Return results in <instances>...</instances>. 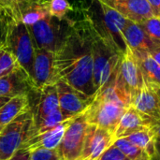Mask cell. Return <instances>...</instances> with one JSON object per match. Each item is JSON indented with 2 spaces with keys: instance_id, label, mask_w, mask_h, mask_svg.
I'll return each mask as SVG.
<instances>
[{
  "instance_id": "83f0119b",
  "label": "cell",
  "mask_w": 160,
  "mask_h": 160,
  "mask_svg": "<svg viewBox=\"0 0 160 160\" xmlns=\"http://www.w3.org/2000/svg\"><path fill=\"white\" fill-rule=\"evenodd\" d=\"M30 160H60L56 149H36L31 152Z\"/></svg>"
},
{
  "instance_id": "4fadbf2b",
  "label": "cell",
  "mask_w": 160,
  "mask_h": 160,
  "mask_svg": "<svg viewBox=\"0 0 160 160\" xmlns=\"http://www.w3.org/2000/svg\"><path fill=\"white\" fill-rule=\"evenodd\" d=\"M119 12L127 20L142 23L154 16L147 0H98Z\"/></svg>"
},
{
  "instance_id": "44dd1931",
  "label": "cell",
  "mask_w": 160,
  "mask_h": 160,
  "mask_svg": "<svg viewBox=\"0 0 160 160\" xmlns=\"http://www.w3.org/2000/svg\"><path fill=\"white\" fill-rule=\"evenodd\" d=\"M127 140L131 142L133 144L143 150L150 158V159L156 155V140L157 135L155 133V130L153 128V126L151 128H147L136 132H133L126 137Z\"/></svg>"
},
{
  "instance_id": "1f68e13d",
  "label": "cell",
  "mask_w": 160,
  "mask_h": 160,
  "mask_svg": "<svg viewBox=\"0 0 160 160\" xmlns=\"http://www.w3.org/2000/svg\"><path fill=\"white\" fill-rule=\"evenodd\" d=\"M150 55L153 57V59L158 64L160 65V46L157 47L156 49H154L151 52H149Z\"/></svg>"
},
{
  "instance_id": "7a4b0ae2",
  "label": "cell",
  "mask_w": 160,
  "mask_h": 160,
  "mask_svg": "<svg viewBox=\"0 0 160 160\" xmlns=\"http://www.w3.org/2000/svg\"><path fill=\"white\" fill-rule=\"evenodd\" d=\"M90 29L93 52V81L97 92L102 88L119 67L122 53L104 32L99 22L90 14Z\"/></svg>"
},
{
  "instance_id": "cb8c5ba5",
  "label": "cell",
  "mask_w": 160,
  "mask_h": 160,
  "mask_svg": "<svg viewBox=\"0 0 160 160\" xmlns=\"http://www.w3.org/2000/svg\"><path fill=\"white\" fill-rule=\"evenodd\" d=\"M42 0H0V5L6 11V16L20 21L22 14L30 6ZM44 2V1H43Z\"/></svg>"
},
{
  "instance_id": "f546056e",
  "label": "cell",
  "mask_w": 160,
  "mask_h": 160,
  "mask_svg": "<svg viewBox=\"0 0 160 160\" xmlns=\"http://www.w3.org/2000/svg\"><path fill=\"white\" fill-rule=\"evenodd\" d=\"M30 157H31V151L26 147L22 146L7 160H30Z\"/></svg>"
},
{
  "instance_id": "e575fe53",
  "label": "cell",
  "mask_w": 160,
  "mask_h": 160,
  "mask_svg": "<svg viewBox=\"0 0 160 160\" xmlns=\"http://www.w3.org/2000/svg\"><path fill=\"white\" fill-rule=\"evenodd\" d=\"M6 17V11L4 9V8L0 5V22H2V21L5 19Z\"/></svg>"
},
{
  "instance_id": "f1b7e54d",
  "label": "cell",
  "mask_w": 160,
  "mask_h": 160,
  "mask_svg": "<svg viewBox=\"0 0 160 160\" xmlns=\"http://www.w3.org/2000/svg\"><path fill=\"white\" fill-rule=\"evenodd\" d=\"M98 160H130L127 158L120 149H118L114 144L111 145L100 157Z\"/></svg>"
},
{
  "instance_id": "e0dca14e",
  "label": "cell",
  "mask_w": 160,
  "mask_h": 160,
  "mask_svg": "<svg viewBox=\"0 0 160 160\" xmlns=\"http://www.w3.org/2000/svg\"><path fill=\"white\" fill-rule=\"evenodd\" d=\"M38 99L35 107H31L33 113V123H37L47 117L53 112L59 110V100L55 84L48 85L38 92Z\"/></svg>"
},
{
  "instance_id": "d6986e66",
  "label": "cell",
  "mask_w": 160,
  "mask_h": 160,
  "mask_svg": "<svg viewBox=\"0 0 160 160\" xmlns=\"http://www.w3.org/2000/svg\"><path fill=\"white\" fill-rule=\"evenodd\" d=\"M30 110L29 94L10 98L0 108V130L20 114Z\"/></svg>"
},
{
  "instance_id": "836d02e7",
  "label": "cell",
  "mask_w": 160,
  "mask_h": 160,
  "mask_svg": "<svg viewBox=\"0 0 160 160\" xmlns=\"http://www.w3.org/2000/svg\"><path fill=\"white\" fill-rule=\"evenodd\" d=\"M153 128L155 130V133L157 135V138H158L160 140V123H156L154 122L153 124Z\"/></svg>"
},
{
  "instance_id": "ac0fdd59",
  "label": "cell",
  "mask_w": 160,
  "mask_h": 160,
  "mask_svg": "<svg viewBox=\"0 0 160 160\" xmlns=\"http://www.w3.org/2000/svg\"><path fill=\"white\" fill-rule=\"evenodd\" d=\"M31 91L29 78L23 70L0 78V97L10 98L19 95L30 94Z\"/></svg>"
},
{
  "instance_id": "8d00e7d4",
  "label": "cell",
  "mask_w": 160,
  "mask_h": 160,
  "mask_svg": "<svg viewBox=\"0 0 160 160\" xmlns=\"http://www.w3.org/2000/svg\"><path fill=\"white\" fill-rule=\"evenodd\" d=\"M42 1H46V0H42Z\"/></svg>"
},
{
  "instance_id": "3957f363",
  "label": "cell",
  "mask_w": 160,
  "mask_h": 160,
  "mask_svg": "<svg viewBox=\"0 0 160 160\" xmlns=\"http://www.w3.org/2000/svg\"><path fill=\"white\" fill-rule=\"evenodd\" d=\"M1 23L3 39L16 56L22 68L28 76L31 84L36 47L30 29L22 22L13 20L8 16L5 17Z\"/></svg>"
},
{
  "instance_id": "4316f807",
  "label": "cell",
  "mask_w": 160,
  "mask_h": 160,
  "mask_svg": "<svg viewBox=\"0 0 160 160\" xmlns=\"http://www.w3.org/2000/svg\"><path fill=\"white\" fill-rule=\"evenodd\" d=\"M140 24L150 39L157 46H160V17L153 16Z\"/></svg>"
},
{
  "instance_id": "8992f818",
  "label": "cell",
  "mask_w": 160,
  "mask_h": 160,
  "mask_svg": "<svg viewBox=\"0 0 160 160\" xmlns=\"http://www.w3.org/2000/svg\"><path fill=\"white\" fill-rule=\"evenodd\" d=\"M62 22L52 16H48L35 24L28 26L36 49L56 51L65 29Z\"/></svg>"
},
{
  "instance_id": "277c9868",
  "label": "cell",
  "mask_w": 160,
  "mask_h": 160,
  "mask_svg": "<svg viewBox=\"0 0 160 160\" xmlns=\"http://www.w3.org/2000/svg\"><path fill=\"white\" fill-rule=\"evenodd\" d=\"M35 135L31 109L20 114L0 130V160L9 158Z\"/></svg>"
},
{
  "instance_id": "9c48e42d",
  "label": "cell",
  "mask_w": 160,
  "mask_h": 160,
  "mask_svg": "<svg viewBox=\"0 0 160 160\" xmlns=\"http://www.w3.org/2000/svg\"><path fill=\"white\" fill-rule=\"evenodd\" d=\"M97 1L101 12V23L99 24L114 43L119 52L123 54L128 49V45L123 35V30L128 20L115 9L98 0Z\"/></svg>"
},
{
  "instance_id": "4dcf8cb0",
  "label": "cell",
  "mask_w": 160,
  "mask_h": 160,
  "mask_svg": "<svg viewBox=\"0 0 160 160\" xmlns=\"http://www.w3.org/2000/svg\"><path fill=\"white\" fill-rule=\"evenodd\" d=\"M152 10L154 16L160 17V0H147Z\"/></svg>"
},
{
  "instance_id": "d6a6232c",
  "label": "cell",
  "mask_w": 160,
  "mask_h": 160,
  "mask_svg": "<svg viewBox=\"0 0 160 160\" xmlns=\"http://www.w3.org/2000/svg\"><path fill=\"white\" fill-rule=\"evenodd\" d=\"M151 160H160V140L157 138L156 140V155L151 158Z\"/></svg>"
},
{
  "instance_id": "30bf717a",
  "label": "cell",
  "mask_w": 160,
  "mask_h": 160,
  "mask_svg": "<svg viewBox=\"0 0 160 160\" xmlns=\"http://www.w3.org/2000/svg\"><path fill=\"white\" fill-rule=\"evenodd\" d=\"M114 136L112 133L89 125L83 149L79 160H98L102 154L113 144Z\"/></svg>"
},
{
  "instance_id": "9a60e30c",
  "label": "cell",
  "mask_w": 160,
  "mask_h": 160,
  "mask_svg": "<svg viewBox=\"0 0 160 160\" xmlns=\"http://www.w3.org/2000/svg\"><path fill=\"white\" fill-rule=\"evenodd\" d=\"M123 35L128 47L132 51L151 52L154 49L158 47L150 39L142 25L135 22L127 21Z\"/></svg>"
},
{
  "instance_id": "74e56055",
  "label": "cell",
  "mask_w": 160,
  "mask_h": 160,
  "mask_svg": "<svg viewBox=\"0 0 160 160\" xmlns=\"http://www.w3.org/2000/svg\"><path fill=\"white\" fill-rule=\"evenodd\" d=\"M150 160H151V159H150Z\"/></svg>"
},
{
  "instance_id": "ba28073f",
  "label": "cell",
  "mask_w": 160,
  "mask_h": 160,
  "mask_svg": "<svg viewBox=\"0 0 160 160\" xmlns=\"http://www.w3.org/2000/svg\"><path fill=\"white\" fill-rule=\"evenodd\" d=\"M55 86L58 95L59 108L67 120L82 113L94 98L87 97L62 80H58L55 82Z\"/></svg>"
},
{
  "instance_id": "ffe728a7",
  "label": "cell",
  "mask_w": 160,
  "mask_h": 160,
  "mask_svg": "<svg viewBox=\"0 0 160 160\" xmlns=\"http://www.w3.org/2000/svg\"><path fill=\"white\" fill-rule=\"evenodd\" d=\"M132 52L138 61L144 82L160 88V65L153 59L149 52L136 51Z\"/></svg>"
},
{
  "instance_id": "52a82bcc",
  "label": "cell",
  "mask_w": 160,
  "mask_h": 160,
  "mask_svg": "<svg viewBox=\"0 0 160 160\" xmlns=\"http://www.w3.org/2000/svg\"><path fill=\"white\" fill-rule=\"evenodd\" d=\"M56 82L54 52L45 49H36L31 77V92L38 93L48 85L55 84Z\"/></svg>"
},
{
  "instance_id": "5bb4252c",
  "label": "cell",
  "mask_w": 160,
  "mask_h": 160,
  "mask_svg": "<svg viewBox=\"0 0 160 160\" xmlns=\"http://www.w3.org/2000/svg\"><path fill=\"white\" fill-rule=\"evenodd\" d=\"M154 121L142 114L132 105H130L123 113L120 121L113 132L114 139L126 137L133 132L151 128Z\"/></svg>"
},
{
  "instance_id": "603a6c76",
  "label": "cell",
  "mask_w": 160,
  "mask_h": 160,
  "mask_svg": "<svg viewBox=\"0 0 160 160\" xmlns=\"http://www.w3.org/2000/svg\"><path fill=\"white\" fill-rule=\"evenodd\" d=\"M48 16L51 15L49 13L46 2L41 1L33 4L26 10H24V12L20 18V22H22L27 26H31L36 22L47 18Z\"/></svg>"
},
{
  "instance_id": "2e32d148",
  "label": "cell",
  "mask_w": 160,
  "mask_h": 160,
  "mask_svg": "<svg viewBox=\"0 0 160 160\" xmlns=\"http://www.w3.org/2000/svg\"><path fill=\"white\" fill-rule=\"evenodd\" d=\"M68 121L69 120L62 122L59 125H57L56 127H54L45 132L32 136L25 142V143L22 146L26 147L31 152L36 149H39V148L56 149L63 139V136H64L65 130L67 128V126L68 124Z\"/></svg>"
},
{
  "instance_id": "484cf974",
  "label": "cell",
  "mask_w": 160,
  "mask_h": 160,
  "mask_svg": "<svg viewBox=\"0 0 160 160\" xmlns=\"http://www.w3.org/2000/svg\"><path fill=\"white\" fill-rule=\"evenodd\" d=\"M45 2L50 15L61 22L65 21L68 12L72 10L68 0H46Z\"/></svg>"
},
{
  "instance_id": "d590c367",
  "label": "cell",
  "mask_w": 160,
  "mask_h": 160,
  "mask_svg": "<svg viewBox=\"0 0 160 160\" xmlns=\"http://www.w3.org/2000/svg\"><path fill=\"white\" fill-rule=\"evenodd\" d=\"M9 98H5V97H0V108L8 101Z\"/></svg>"
},
{
  "instance_id": "6da1fadb",
  "label": "cell",
  "mask_w": 160,
  "mask_h": 160,
  "mask_svg": "<svg viewBox=\"0 0 160 160\" xmlns=\"http://www.w3.org/2000/svg\"><path fill=\"white\" fill-rule=\"evenodd\" d=\"M60 43L54 52V69L62 80L76 90L93 98L97 90L93 81V52L89 13L76 21H68Z\"/></svg>"
},
{
  "instance_id": "5b68a950",
  "label": "cell",
  "mask_w": 160,
  "mask_h": 160,
  "mask_svg": "<svg viewBox=\"0 0 160 160\" xmlns=\"http://www.w3.org/2000/svg\"><path fill=\"white\" fill-rule=\"evenodd\" d=\"M89 124L84 112L69 119L63 139L56 148L60 160H79L81 158Z\"/></svg>"
},
{
  "instance_id": "d4e9b609",
  "label": "cell",
  "mask_w": 160,
  "mask_h": 160,
  "mask_svg": "<svg viewBox=\"0 0 160 160\" xmlns=\"http://www.w3.org/2000/svg\"><path fill=\"white\" fill-rule=\"evenodd\" d=\"M113 144L130 160H150L149 156L126 138L115 139Z\"/></svg>"
},
{
  "instance_id": "7c38bea8",
  "label": "cell",
  "mask_w": 160,
  "mask_h": 160,
  "mask_svg": "<svg viewBox=\"0 0 160 160\" xmlns=\"http://www.w3.org/2000/svg\"><path fill=\"white\" fill-rule=\"evenodd\" d=\"M119 73L126 88L133 99L134 96L142 87L144 80L138 61L133 52L128 47L122 54L119 64Z\"/></svg>"
},
{
  "instance_id": "8fae6325",
  "label": "cell",
  "mask_w": 160,
  "mask_h": 160,
  "mask_svg": "<svg viewBox=\"0 0 160 160\" xmlns=\"http://www.w3.org/2000/svg\"><path fill=\"white\" fill-rule=\"evenodd\" d=\"M131 105L152 121L160 123V88L144 82L134 96Z\"/></svg>"
},
{
  "instance_id": "7402d4cb",
  "label": "cell",
  "mask_w": 160,
  "mask_h": 160,
  "mask_svg": "<svg viewBox=\"0 0 160 160\" xmlns=\"http://www.w3.org/2000/svg\"><path fill=\"white\" fill-rule=\"evenodd\" d=\"M19 70H23L18 62L16 56L2 38L0 39V78L14 73Z\"/></svg>"
}]
</instances>
